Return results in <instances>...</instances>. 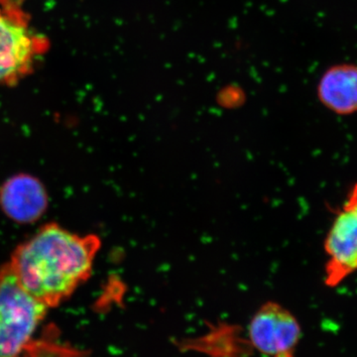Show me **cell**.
<instances>
[{
	"label": "cell",
	"instance_id": "obj_1",
	"mask_svg": "<svg viewBox=\"0 0 357 357\" xmlns=\"http://www.w3.org/2000/svg\"><path fill=\"white\" fill-rule=\"evenodd\" d=\"M100 245V237L50 223L18 246L8 265L26 292L49 309L88 280Z\"/></svg>",
	"mask_w": 357,
	"mask_h": 357
},
{
	"label": "cell",
	"instance_id": "obj_2",
	"mask_svg": "<svg viewBox=\"0 0 357 357\" xmlns=\"http://www.w3.org/2000/svg\"><path fill=\"white\" fill-rule=\"evenodd\" d=\"M48 48V40L33 29L21 6H0V86L22 81Z\"/></svg>",
	"mask_w": 357,
	"mask_h": 357
},
{
	"label": "cell",
	"instance_id": "obj_3",
	"mask_svg": "<svg viewBox=\"0 0 357 357\" xmlns=\"http://www.w3.org/2000/svg\"><path fill=\"white\" fill-rule=\"evenodd\" d=\"M48 307L35 300L8 264L0 269V357H17Z\"/></svg>",
	"mask_w": 357,
	"mask_h": 357
},
{
	"label": "cell",
	"instance_id": "obj_4",
	"mask_svg": "<svg viewBox=\"0 0 357 357\" xmlns=\"http://www.w3.org/2000/svg\"><path fill=\"white\" fill-rule=\"evenodd\" d=\"M324 248L328 256L325 283L335 287L357 271V183L333 220Z\"/></svg>",
	"mask_w": 357,
	"mask_h": 357
},
{
	"label": "cell",
	"instance_id": "obj_5",
	"mask_svg": "<svg viewBox=\"0 0 357 357\" xmlns=\"http://www.w3.org/2000/svg\"><path fill=\"white\" fill-rule=\"evenodd\" d=\"M249 340L256 351L267 357H295L302 335L299 321L281 305L265 303L248 326Z\"/></svg>",
	"mask_w": 357,
	"mask_h": 357
},
{
	"label": "cell",
	"instance_id": "obj_6",
	"mask_svg": "<svg viewBox=\"0 0 357 357\" xmlns=\"http://www.w3.org/2000/svg\"><path fill=\"white\" fill-rule=\"evenodd\" d=\"M0 204L18 222H31L47 208V195L38 180L28 175L11 178L0 190Z\"/></svg>",
	"mask_w": 357,
	"mask_h": 357
},
{
	"label": "cell",
	"instance_id": "obj_7",
	"mask_svg": "<svg viewBox=\"0 0 357 357\" xmlns=\"http://www.w3.org/2000/svg\"><path fill=\"white\" fill-rule=\"evenodd\" d=\"M319 102L338 115L357 112V66L340 64L331 67L318 84Z\"/></svg>",
	"mask_w": 357,
	"mask_h": 357
},
{
	"label": "cell",
	"instance_id": "obj_8",
	"mask_svg": "<svg viewBox=\"0 0 357 357\" xmlns=\"http://www.w3.org/2000/svg\"><path fill=\"white\" fill-rule=\"evenodd\" d=\"M20 0H0V6H20Z\"/></svg>",
	"mask_w": 357,
	"mask_h": 357
}]
</instances>
